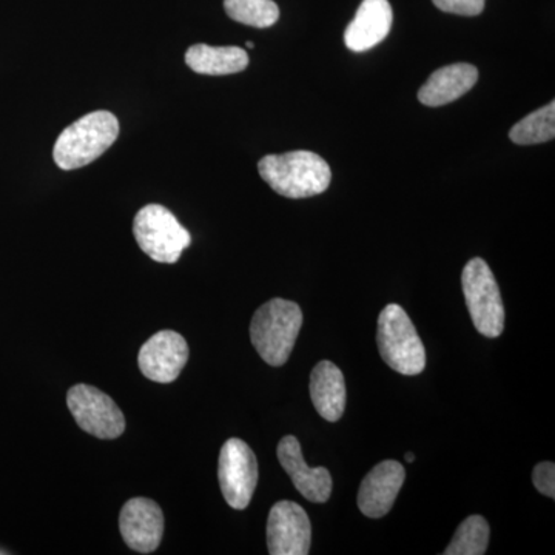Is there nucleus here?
<instances>
[{"label": "nucleus", "instance_id": "f257e3e1", "mask_svg": "<svg viewBox=\"0 0 555 555\" xmlns=\"http://www.w3.org/2000/svg\"><path fill=\"white\" fill-rule=\"evenodd\" d=\"M258 170L273 192L291 199L321 195L332 181L326 160L308 150L264 156L259 160Z\"/></svg>", "mask_w": 555, "mask_h": 555}, {"label": "nucleus", "instance_id": "f03ea898", "mask_svg": "<svg viewBox=\"0 0 555 555\" xmlns=\"http://www.w3.org/2000/svg\"><path fill=\"white\" fill-rule=\"evenodd\" d=\"M119 137V120L113 113L100 109L68 126L53 149L54 163L62 170L89 166L104 155Z\"/></svg>", "mask_w": 555, "mask_h": 555}, {"label": "nucleus", "instance_id": "7ed1b4c3", "mask_svg": "<svg viewBox=\"0 0 555 555\" xmlns=\"http://www.w3.org/2000/svg\"><path fill=\"white\" fill-rule=\"evenodd\" d=\"M301 327L302 312L297 302L270 299L251 318V345L270 366H283L291 358Z\"/></svg>", "mask_w": 555, "mask_h": 555}, {"label": "nucleus", "instance_id": "20e7f679", "mask_svg": "<svg viewBox=\"0 0 555 555\" xmlns=\"http://www.w3.org/2000/svg\"><path fill=\"white\" fill-rule=\"evenodd\" d=\"M377 343L383 360L401 375H418L426 367V350L406 310L387 305L378 318Z\"/></svg>", "mask_w": 555, "mask_h": 555}, {"label": "nucleus", "instance_id": "39448f33", "mask_svg": "<svg viewBox=\"0 0 555 555\" xmlns=\"http://www.w3.org/2000/svg\"><path fill=\"white\" fill-rule=\"evenodd\" d=\"M138 246L153 261L175 264L192 243L189 230L159 204H149L138 211L133 221Z\"/></svg>", "mask_w": 555, "mask_h": 555}, {"label": "nucleus", "instance_id": "423d86ee", "mask_svg": "<svg viewBox=\"0 0 555 555\" xmlns=\"http://www.w3.org/2000/svg\"><path fill=\"white\" fill-rule=\"evenodd\" d=\"M462 286L474 326L485 337H500L505 328V308L488 262L481 258L470 259L463 269Z\"/></svg>", "mask_w": 555, "mask_h": 555}, {"label": "nucleus", "instance_id": "0eeeda50", "mask_svg": "<svg viewBox=\"0 0 555 555\" xmlns=\"http://www.w3.org/2000/svg\"><path fill=\"white\" fill-rule=\"evenodd\" d=\"M67 404L80 429L90 436L113 440L126 430V418L118 404L96 387L73 386L67 393Z\"/></svg>", "mask_w": 555, "mask_h": 555}, {"label": "nucleus", "instance_id": "6e6552de", "mask_svg": "<svg viewBox=\"0 0 555 555\" xmlns=\"http://www.w3.org/2000/svg\"><path fill=\"white\" fill-rule=\"evenodd\" d=\"M219 485L233 509H246L258 485V462L254 451L240 438H230L219 454Z\"/></svg>", "mask_w": 555, "mask_h": 555}, {"label": "nucleus", "instance_id": "1a4fd4ad", "mask_svg": "<svg viewBox=\"0 0 555 555\" xmlns=\"http://www.w3.org/2000/svg\"><path fill=\"white\" fill-rule=\"evenodd\" d=\"M312 543V525L308 513L291 500L278 502L270 509L268 546L272 555H306Z\"/></svg>", "mask_w": 555, "mask_h": 555}, {"label": "nucleus", "instance_id": "9d476101", "mask_svg": "<svg viewBox=\"0 0 555 555\" xmlns=\"http://www.w3.org/2000/svg\"><path fill=\"white\" fill-rule=\"evenodd\" d=\"M189 361V345L175 331H160L139 350L138 364L145 378L156 383L175 382Z\"/></svg>", "mask_w": 555, "mask_h": 555}, {"label": "nucleus", "instance_id": "9b49d317", "mask_svg": "<svg viewBox=\"0 0 555 555\" xmlns=\"http://www.w3.org/2000/svg\"><path fill=\"white\" fill-rule=\"evenodd\" d=\"M119 529L130 550L150 554L158 550L164 535V513L153 500L137 496L120 509Z\"/></svg>", "mask_w": 555, "mask_h": 555}, {"label": "nucleus", "instance_id": "f8f14e48", "mask_svg": "<svg viewBox=\"0 0 555 555\" xmlns=\"http://www.w3.org/2000/svg\"><path fill=\"white\" fill-rule=\"evenodd\" d=\"M278 460L299 494L312 503H326L332 494V477L326 467L308 466L298 438L286 436L278 443Z\"/></svg>", "mask_w": 555, "mask_h": 555}, {"label": "nucleus", "instance_id": "ddd939ff", "mask_svg": "<svg viewBox=\"0 0 555 555\" xmlns=\"http://www.w3.org/2000/svg\"><path fill=\"white\" fill-rule=\"evenodd\" d=\"M404 478L406 470L396 460L378 463L361 481L358 491V507L361 513L371 518L385 517L392 509Z\"/></svg>", "mask_w": 555, "mask_h": 555}, {"label": "nucleus", "instance_id": "4468645a", "mask_svg": "<svg viewBox=\"0 0 555 555\" xmlns=\"http://www.w3.org/2000/svg\"><path fill=\"white\" fill-rule=\"evenodd\" d=\"M392 7L389 0H363L356 17L346 28L345 43L353 53L374 49L392 28Z\"/></svg>", "mask_w": 555, "mask_h": 555}, {"label": "nucleus", "instance_id": "2eb2a0df", "mask_svg": "<svg viewBox=\"0 0 555 555\" xmlns=\"http://www.w3.org/2000/svg\"><path fill=\"white\" fill-rule=\"evenodd\" d=\"M478 80V69L470 64H452L438 68L418 91V101L426 107H441L451 104L467 91L473 90Z\"/></svg>", "mask_w": 555, "mask_h": 555}, {"label": "nucleus", "instance_id": "dca6fc26", "mask_svg": "<svg viewBox=\"0 0 555 555\" xmlns=\"http://www.w3.org/2000/svg\"><path fill=\"white\" fill-rule=\"evenodd\" d=\"M310 397L318 414L327 422L341 418L346 409V382L332 361H320L310 375Z\"/></svg>", "mask_w": 555, "mask_h": 555}, {"label": "nucleus", "instance_id": "f3484780", "mask_svg": "<svg viewBox=\"0 0 555 555\" xmlns=\"http://www.w3.org/2000/svg\"><path fill=\"white\" fill-rule=\"evenodd\" d=\"M185 62L199 75H235L247 68L248 54L240 47H210L206 43H196L185 53Z\"/></svg>", "mask_w": 555, "mask_h": 555}, {"label": "nucleus", "instance_id": "a211bd4d", "mask_svg": "<svg viewBox=\"0 0 555 555\" xmlns=\"http://www.w3.org/2000/svg\"><path fill=\"white\" fill-rule=\"evenodd\" d=\"M555 137L554 101L517 122L509 131L511 141L518 145L543 144Z\"/></svg>", "mask_w": 555, "mask_h": 555}, {"label": "nucleus", "instance_id": "6ab92c4d", "mask_svg": "<svg viewBox=\"0 0 555 555\" xmlns=\"http://www.w3.org/2000/svg\"><path fill=\"white\" fill-rule=\"evenodd\" d=\"M230 20L255 28H269L280 20V9L273 0H224Z\"/></svg>", "mask_w": 555, "mask_h": 555}, {"label": "nucleus", "instance_id": "aec40b11", "mask_svg": "<svg viewBox=\"0 0 555 555\" xmlns=\"http://www.w3.org/2000/svg\"><path fill=\"white\" fill-rule=\"evenodd\" d=\"M489 545V525L481 516L467 517L456 529L444 555H483Z\"/></svg>", "mask_w": 555, "mask_h": 555}, {"label": "nucleus", "instance_id": "412c9836", "mask_svg": "<svg viewBox=\"0 0 555 555\" xmlns=\"http://www.w3.org/2000/svg\"><path fill=\"white\" fill-rule=\"evenodd\" d=\"M434 5L444 13L459 16H478L485 10L486 0H433Z\"/></svg>", "mask_w": 555, "mask_h": 555}, {"label": "nucleus", "instance_id": "4be33fe9", "mask_svg": "<svg viewBox=\"0 0 555 555\" xmlns=\"http://www.w3.org/2000/svg\"><path fill=\"white\" fill-rule=\"evenodd\" d=\"M532 481L540 494L554 499L555 496V465L551 462H543L532 470Z\"/></svg>", "mask_w": 555, "mask_h": 555}, {"label": "nucleus", "instance_id": "5701e85b", "mask_svg": "<svg viewBox=\"0 0 555 555\" xmlns=\"http://www.w3.org/2000/svg\"><path fill=\"white\" fill-rule=\"evenodd\" d=\"M414 460H415V455L412 454V452H408V454H406V462L408 463H414Z\"/></svg>", "mask_w": 555, "mask_h": 555}, {"label": "nucleus", "instance_id": "b1692460", "mask_svg": "<svg viewBox=\"0 0 555 555\" xmlns=\"http://www.w3.org/2000/svg\"><path fill=\"white\" fill-rule=\"evenodd\" d=\"M246 47H247V49H254L255 43L254 42H247Z\"/></svg>", "mask_w": 555, "mask_h": 555}, {"label": "nucleus", "instance_id": "393cba45", "mask_svg": "<svg viewBox=\"0 0 555 555\" xmlns=\"http://www.w3.org/2000/svg\"><path fill=\"white\" fill-rule=\"evenodd\" d=\"M2 554H5V553H3V551H0V555H2Z\"/></svg>", "mask_w": 555, "mask_h": 555}]
</instances>
